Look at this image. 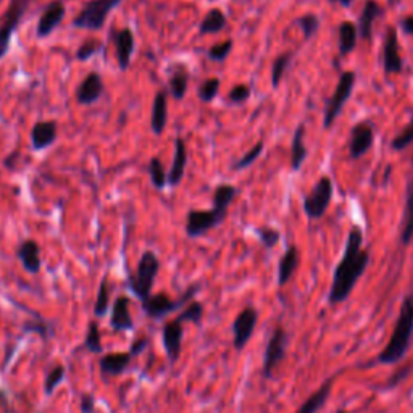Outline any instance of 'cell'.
I'll return each instance as SVG.
<instances>
[{
    "instance_id": "6da1fadb",
    "label": "cell",
    "mask_w": 413,
    "mask_h": 413,
    "mask_svg": "<svg viewBox=\"0 0 413 413\" xmlns=\"http://www.w3.org/2000/svg\"><path fill=\"white\" fill-rule=\"evenodd\" d=\"M363 231L358 226H352L347 236L343 259L334 270L331 289H329V304H340L352 294L357 281L362 278L370 262L368 250L362 249Z\"/></svg>"
},
{
    "instance_id": "7a4b0ae2",
    "label": "cell",
    "mask_w": 413,
    "mask_h": 413,
    "mask_svg": "<svg viewBox=\"0 0 413 413\" xmlns=\"http://www.w3.org/2000/svg\"><path fill=\"white\" fill-rule=\"evenodd\" d=\"M412 336H413V292L404 297L396 326H394L392 336L389 339L385 349H382L381 354L378 355V362L396 363L402 360L407 350L410 349Z\"/></svg>"
},
{
    "instance_id": "3957f363",
    "label": "cell",
    "mask_w": 413,
    "mask_h": 413,
    "mask_svg": "<svg viewBox=\"0 0 413 413\" xmlns=\"http://www.w3.org/2000/svg\"><path fill=\"white\" fill-rule=\"evenodd\" d=\"M159 272H160L159 257L155 255L152 250H146V252L142 254L139 263H137L136 272L131 274L128 279L131 291L134 292L136 297L141 299V302L152 296L154 283L155 279H157Z\"/></svg>"
},
{
    "instance_id": "277c9868",
    "label": "cell",
    "mask_w": 413,
    "mask_h": 413,
    "mask_svg": "<svg viewBox=\"0 0 413 413\" xmlns=\"http://www.w3.org/2000/svg\"><path fill=\"white\" fill-rule=\"evenodd\" d=\"M200 291V284L195 283L193 286H189L188 289L184 291V294L173 301L168 294L165 292H159V294H152L151 297H147L146 301H142V310L147 316H151L152 320H161L165 318L166 315H170L175 312V310L184 307L189 302H193V297H195L197 292Z\"/></svg>"
},
{
    "instance_id": "5b68a950",
    "label": "cell",
    "mask_w": 413,
    "mask_h": 413,
    "mask_svg": "<svg viewBox=\"0 0 413 413\" xmlns=\"http://www.w3.org/2000/svg\"><path fill=\"white\" fill-rule=\"evenodd\" d=\"M123 0H91L73 20V26L80 29H89V31H99L105 25L107 16L110 11L118 7Z\"/></svg>"
},
{
    "instance_id": "8992f818",
    "label": "cell",
    "mask_w": 413,
    "mask_h": 413,
    "mask_svg": "<svg viewBox=\"0 0 413 413\" xmlns=\"http://www.w3.org/2000/svg\"><path fill=\"white\" fill-rule=\"evenodd\" d=\"M354 87H355V73L354 71H344L339 77L338 86L334 89L331 99H329L326 104L325 117H323V127L326 129L331 128L334 122H336V118L339 117L345 102L350 99L352 92H354Z\"/></svg>"
},
{
    "instance_id": "52a82bcc",
    "label": "cell",
    "mask_w": 413,
    "mask_h": 413,
    "mask_svg": "<svg viewBox=\"0 0 413 413\" xmlns=\"http://www.w3.org/2000/svg\"><path fill=\"white\" fill-rule=\"evenodd\" d=\"M333 199V183L328 176L320 178L312 191L305 195L304 212L310 220H318L326 213Z\"/></svg>"
},
{
    "instance_id": "ba28073f",
    "label": "cell",
    "mask_w": 413,
    "mask_h": 413,
    "mask_svg": "<svg viewBox=\"0 0 413 413\" xmlns=\"http://www.w3.org/2000/svg\"><path fill=\"white\" fill-rule=\"evenodd\" d=\"M29 4H31V0H10L2 25H0V58H4L5 53L9 52L11 36H14L23 16H25Z\"/></svg>"
},
{
    "instance_id": "9c48e42d",
    "label": "cell",
    "mask_w": 413,
    "mask_h": 413,
    "mask_svg": "<svg viewBox=\"0 0 413 413\" xmlns=\"http://www.w3.org/2000/svg\"><path fill=\"white\" fill-rule=\"evenodd\" d=\"M226 215L228 213L220 212L215 207L210 210H189L186 217V235L193 239L207 235L208 231L223 223Z\"/></svg>"
},
{
    "instance_id": "30bf717a",
    "label": "cell",
    "mask_w": 413,
    "mask_h": 413,
    "mask_svg": "<svg viewBox=\"0 0 413 413\" xmlns=\"http://www.w3.org/2000/svg\"><path fill=\"white\" fill-rule=\"evenodd\" d=\"M286 344H287V334L283 326H277L272 333V338L267 344L265 357H263V376L265 378H272L274 368L283 362L286 355Z\"/></svg>"
},
{
    "instance_id": "8fae6325",
    "label": "cell",
    "mask_w": 413,
    "mask_h": 413,
    "mask_svg": "<svg viewBox=\"0 0 413 413\" xmlns=\"http://www.w3.org/2000/svg\"><path fill=\"white\" fill-rule=\"evenodd\" d=\"M257 321H259V312L254 307H245L232 321V344L236 350H242L252 338L255 331Z\"/></svg>"
},
{
    "instance_id": "7c38bea8",
    "label": "cell",
    "mask_w": 413,
    "mask_h": 413,
    "mask_svg": "<svg viewBox=\"0 0 413 413\" xmlns=\"http://www.w3.org/2000/svg\"><path fill=\"white\" fill-rule=\"evenodd\" d=\"M183 334H184L183 323L178 318L166 321L163 325V329H161V340H163V347L166 355H168L170 363H176L179 355H181Z\"/></svg>"
},
{
    "instance_id": "4fadbf2b",
    "label": "cell",
    "mask_w": 413,
    "mask_h": 413,
    "mask_svg": "<svg viewBox=\"0 0 413 413\" xmlns=\"http://www.w3.org/2000/svg\"><path fill=\"white\" fill-rule=\"evenodd\" d=\"M375 142L373 127L367 122L357 123L350 131V142H349V155L352 160H357L367 154Z\"/></svg>"
},
{
    "instance_id": "5bb4252c",
    "label": "cell",
    "mask_w": 413,
    "mask_h": 413,
    "mask_svg": "<svg viewBox=\"0 0 413 413\" xmlns=\"http://www.w3.org/2000/svg\"><path fill=\"white\" fill-rule=\"evenodd\" d=\"M382 62H385L386 75H399L404 70V62L399 52V39L396 28H387L385 39V50H382Z\"/></svg>"
},
{
    "instance_id": "9a60e30c",
    "label": "cell",
    "mask_w": 413,
    "mask_h": 413,
    "mask_svg": "<svg viewBox=\"0 0 413 413\" xmlns=\"http://www.w3.org/2000/svg\"><path fill=\"white\" fill-rule=\"evenodd\" d=\"M65 16V4L62 0H52L45 5V9L43 14L39 16V23H38V38H47L53 33L60 23H62Z\"/></svg>"
},
{
    "instance_id": "2e32d148",
    "label": "cell",
    "mask_w": 413,
    "mask_h": 413,
    "mask_svg": "<svg viewBox=\"0 0 413 413\" xmlns=\"http://www.w3.org/2000/svg\"><path fill=\"white\" fill-rule=\"evenodd\" d=\"M58 137V124L53 119H41L31 129V146L34 151H43L53 146Z\"/></svg>"
},
{
    "instance_id": "e0dca14e",
    "label": "cell",
    "mask_w": 413,
    "mask_h": 413,
    "mask_svg": "<svg viewBox=\"0 0 413 413\" xmlns=\"http://www.w3.org/2000/svg\"><path fill=\"white\" fill-rule=\"evenodd\" d=\"M104 94V81L97 71L89 73L76 89V99L81 105H92Z\"/></svg>"
},
{
    "instance_id": "ac0fdd59",
    "label": "cell",
    "mask_w": 413,
    "mask_h": 413,
    "mask_svg": "<svg viewBox=\"0 0 413 413\" xmlns=\"http://www.w3.org/2000/svg\"><path fill=\"white\" fill-rule=\"evenodd\" d=\"M131 301L128 296H118L113 302L110 325L115 331H131L134 329V320L129 312Z\"/></svg>"
},
{
    "instance_id": "d6986e66",
    "label": "cell",
    "mask_w": 413,
    "mask_h": 413,
    "mask_svg": "<svg viewBox=\"0 0 413 413\" xmlns=\"http://www.w3.org/2000/svg\"><path fill=\"white\" fill-rule=\"evenodd\" d=\"M16 257L28 273L36 274L41 272V267H43V260H41V249H39V244L33 241V239H26V241H23L20 245H18Z\"/></svg>"
},
{
    "instance_id": "ffe728a7",
    "label": "cell",
    "mask_w": 413,
    "mask_h": 413,
    "mask_svg": "<svg viewBox=\"0 0 413 413\" xmlns=\"http://www.w3.org/2000/svg\"><path fill=\"white\" fill-rule=\"evenodd\" d=\"M115 50L119 70L127 71L131 65V57H133L134 53V34L129 28H123L117 33Z\"/></svg>"
},
{
    "instance_id": "44dd1931",
    "label": "cell",
    "mask_w": 413,
    "mask_h": 413,
    "mask_svg": "<svg viewBox=\"0 0 413 413\" xmlns=\"http://www.w3.org/2000/svg\"><path fill=\"white\" fill-rule=\"evenodd\" d=\"M133 354L131 352H115L107 354L99 360L102 376H119L129 367Z\"/></svg>"
},
{
    "instance_id": "7402d4cb",
    "label": "cell",
    "mask_w": 413,
    "mask_h": 413,
    "mask_svg": "<svg viewBox=\"0 0 413 413\" xmlns=\"http://www.w3.org/2000/svg\"><path fill=\"white\" fill-rule=\"evenodd\" d=\"M166 119H168V94H166L165 89H160L155 94L151 115V128L157 136H160L165 131Z\"/></svg>"
},
{
    "instance_id": "603a6c76",
    "label": "cell",
    "mask_w": 413,
    "mask_h": 413,
    "mask_svg": "<svg viewBox=\"0 0 413 413\" xmlns=\"http://www.w3.org/2000/svg\"><path fill=\"white\" fill-rule=\"evenodd\" d=\"M186 165H188V149L181 137H176L175 141V157H173L171 168L168 171V184L176 188L183 181Z\"/></svg>"
},
{
    "instance_id": "cb8c5ba5",
    "label": "cell",
    "mask_w": 413,
    "mask_h": 413,
    "mask_svg": "<svg viewBox=\"0 0 413 413\" xmlns=\"http://www.w3.org/2000/svg\"><path fill=\"white\" fill-rule=\"evenodd\" d=\"M381 15V7L376 0H367L363 5V10L360 14V20H358V34L362 39L370 41L373 36V25L376 18Z\"/></svg>"
},
{
    "instance_id": "d4e9b609",
    "label": "cell",
    "mask_w": 413,
    "mask_h": 413,
    "mask_svg": "<svg viewBox=\"0 0 413 413\" xmlns=\"http://www.w3.org/2000/svg\"><path fill=\"white\" fill-rule=\"evenodd\" d=\"M299 265V249L296 245L287 247L284 255L281 257L279 265H278V284L284 286L289 283V279L294 277Z\"/></svg>"
},
{
    "instance_id": "484cf974",
    "label": "cell",
    "mask_w": 413,
    "mask_h": 413,
    "mask_svg": "<svg viewBox=\"0 0 413 413\" xmlns=\"http://www.w3.org/2000/svg\"><path fill=\"white\" fill-rule=\"evenodd\" d=\"M333 382H334V378H329L323 382V385L318 387V391L313 392L312 396L305 400V402L296 410V413H316L318 412L321 407L326 404L329 394H331Z\"/></svg>"
},
{
    "instance_id": "4316f807",
    "label": "cell",
    "mask_w": 413,
    "mask_h": 413,
    "mask_svg": "<svg viewBox=\"0 0 413 413\" xmlns=\"http://www.w3.org/2000/svg\"><path fill=\"white\" fill-rule=\"evenodd\" d=\"M339 36V55L345 57L355 49L357 38H358V28L352 21H343L338 29Z\"/></svg>"
},
{
    "instance_id": "83f0119b",
    "label": "cell",
    "mask_w": 413,
    "mask_h": 413,
    "mask_svg": "<svg viewBox=\"0 0 413 413\" xmlns=\"http://www.w3.org/2000/svg\"><path fill=\"white\" fill-rule=\"evenodd\" d=\"M400 239L404 245H409L413 239V173L407 188V200L405 210L402 217V231H400Z\"/></svg>"
},
{
    "instance_id": "f1b7e54d",
    "label": "cell",
    "mask_w": 413,
    "mask_h": 413,
    "mask_svg": "<svg viewBox=\"0 0 413 413\" xmlns=\"http://www.w3.org/2000/svg\"><path fill=\"white\" fill-rule=\"evenodd\" d=\"M304 136H305V127L304 124H299L294 133V139H292V146H291V166L294 171L301 168L304 160L307 159V155H309L307 147H305V144H304Z\"/></svg>"
},
{
    "instance_id": "f546056e",
    "label": "cell",
    "mask_w": 413,
    "mask_h": 413,
    "mask_svg": "<svg viewBox=\"0 0 413 413\" xmlns=\"http://www.w3.org/2000/svg\"><path fill=\"white\" fill-rule=\"evenodd\" d=\"M170 92L176 100H183L189 85V71L183 65H176L170 76Z\"/></svg>"
},
{
    "instance_id": "4dcf8cb0",
    "label": "cell",
    "mask_w": 413,
    "mask_h": 413,
    "mask_svg": "<svg viewBox=\"0 0 413 413\" xmlns=\"http://www.w3.org/2000/svg\"><path fill=\"white\" fill-rule=\"evenodd\" d=\"M225 26H226V15L220 9H212L202 20L199 26V33L215 34V33H220L221 29H225Z\"/></svg>"
},
{
    "instance_id": "1f68e13d",
    "label": "cell",
    "mask_w": 413,
    "mask_h": 413,
    "mask_svg": "<svg viewBox=\"0 0 413 413\" xmlns=\"http://www.w3.org/2000/svg\"><path fill=\"white\" fill-rule=\"evenodd\" d=\"M237 195V189L232 184H220L213 193V207L217 210L228 213V208L231 205V202L235 200V197Z\"/></svg>"
},
{
    "instance_id": "d6a6232c",
    "label": "cell",
    "mask_w": 413,
    "mask_h": 413,
    "mask_svg": "<svg viewBox=\"0 0 413 413\" xmlns=\"http://www.w3.org/2000/svg\"><path fill=\"white\" fill-rule=\"evenodd\" d=\"M110 309V286H109V277L102 278L99 291H97V299H95L94 304V313L95 316H105L107 312Z\"/></svg>"
},
{
    "instance_id": "836d02e7",
    "label": "cell",
    "mask_w": 413,
    "mask_h": 413,
    "mask_svg": "<svg viewBox=\"0 0 413 413\" xmlns=\"http://www.w3.org/2000/svg\"><path fill=\"white\" fill-rule=\"evenodd\" d=\"M291 60H292V52H284L274 58V62L272 65V85L274 89L281 85V80H283Z\"/></svg>"
},
{
    "instance_id": "e575fe53",
    "label": "cell",
    "mask_w": 413,
    "mask_h": 413,
    "mask_svg": "<svg viewBox=\"0 0 413 413\" xmlns=\"http://www.w3.org/2000/svg\"><path fill=\"white\" fill-rule=\"evenodd\" d=\"M65 375H67V370H65L63 365H55V367L47 371L45 380H44V392L45 396H52L55 392V389L58 385H62L65 380Z\"/></svg>"
},
{
    "instance_id": "d590c367",
    "label": "cell",
    "mask_w": 413,
    "mask_h": 413,
    "mask_svg": "<svg viewBox=\"0 0 413 413\" xmlns=\"http://www.w3.org/2000/svg\"><path fill=\"white\" fill-rule=\"evenodd\" d=\"M149 175H151L152 184L157 189H163L165 184L168 183V173L165 171L163 163H161L160 159L157 157H154L149 161Z\"/></svg>"
},
{
    "instance_id": "8d00e7d4",
    "label": "cell",
    "mask_w": 413,
    "mask_h": 413,
    "mask_svg": "<svg viewBox=\"0 0 413 413\" xmlns=\"http://www.w3.org/2000/svg\"><path fill=\"white\" fill-rule=\"evenodd\" d=\"M85 347H86V349L91 350L92 354H100V352L104 350L97 321L89 323L87 331H86V338H85Z\"/></svg>"
},
{
    "instance_id": "74e56055",
    "label": "cell",
    "mask_w": 413,
    "mask_h": 413,
    "mask_svg": "<svg viewBox=\"0 0 413 413\" xmlns=\"http://www.w3.org/2000/svg\"><path fill=\"white\" fill-rule=\"evenodd\" d=\"M202 316H203V304L193 301L186 305V307L183 309V312L179 313L176 318L181 323L188 321V323H194V325H200Z\"/></svg>"
},
{
    "instance_id": "f35d334b",
    "label": "cell",
    "mask_w": 413,
    "mask_h": 413,
    "mask_svg": "<svg viewBox=\"0 0 413 413\" xmlns=\"http://www.w3.org/2000/svg\"><path fill=\"white\" fill-rule=\"evenodd\" d=\"M218 91H220V80L218 77H208V80H205L200 85L199 87V99L202 102H205V104H208V102H212L215 97L218 95Z\"/></svg>"
},
{
    "instance_id": "ab89813d",
    "label": "cell",
    "mask_w": 413,
    "mask_h": 413,
    "mask_svg": "<svg viewBox=\"0 0 413 413\" xmlns=\"http://www.w3.org/2000/svg\"><path fill=\"white\" fill-rule=\"evenodd\" d=\"M297 25L302 28L304 38L310 39L316 31H318L320 18L316 16V15H313V14H307V15L297 18Z\"/></svg>"
},
{
    "instance_id": "60d3db41",
    "label": "cell",
    "mask_w": 413,
    "mask_h": 413,
    "mask_svg": "<svg viewBox=\"0 0 413 413\" xmlns=\"http://www.w3.org/2000/svg\"><path fill=\"white\" fill-rule=\"evenodd\" d=\"M263 147H265V144H263L262 141L260 142H257L255 146L250 149V151L244 155V157L239 159L235 165H232V168L235 170H244V168H247V166H250L254 163V161L260 157L262 152H263Z\"/></svg>"
},
{
    "instance_id": "b9f144b4",
    "label": "cell",
    "mask_w": 413,
    "mask_h": 413,
    "mask_svg": "<svg viewBox=\"0 0 413 413\" xmlns=\"http://www.w3.org/2000/svg\"><path fill=\"white\" fill-rule=\"evenodd\" d=\"M413 142V119L409 123V127H405L400 133L394 137L391 142V147L394 151H404Z\"/></svg>"
},
{
    "instance_id": "7bdbcfd3",
    "label": "cell",
    "mask_w": 413,
    "mask_h": 413,
    "mask_svg": "<svg viewBox=\"0 0 413 413\" xmlns=\"http://www.w3.org/2000/svg\"><path fill=\"white\" fill-rule=\"evenodd\" d=\"M102 50V43L97 39H87L81 44L80 49L76 52V58L81 60V62H86V60L91 58L95 53Z\"/></svg>"
},
{
    "instance_id": "ee69618b",
    "label": "cell",
    "mask_w": 413,
    "mask_h": 413,
    "mask_svg": "<svg viewBox=\"0 0 413 413\" xmlns=\"http://www.w3.org/2000/svg\"><path fill=\"white\" fill-rule=\"evenodd\" d=\"M257 235L260 237V242L265 245L267 249H273L274 245L279 242V231L270 228V226H260L259 230H257Z\"/></svg>"
},
{
    "instance_id": "f6af8a7d",
    "label": "cell",
    "mask_w": 413,
    "mask_h": 413,
    "mask_svg": "<svg viewBox=\"0 0 413 413\" xmlns=\"http://www.w3.org/2000/svg\"><path fill=\"white\" fill-rule=\"evenodd\" d=\"M232 50V41H223V43H220L217 45L210 47V50H208V58L213 60V62H225L226 57L230 55Z\"/></svg>"
},
{
    "instance_id": "bcb514c9",
    "label": "cell",
    "mask_w": 413,
    "mask_h": 413,
    "mask_svg": "<svg viewBox=\"0 0 413 413\" xmlns=\"http://www.w3.org/2000/svg\"><path fill=\"white\" fill-rule=\"evenodd\" d=\"M250 97V87L245 85H237L231 89V92L228 94V100L231 104H244Z\"/></svg>"
},
{
    "instance_id": "7dc6e473",
    "label": "cell",
    "mask_w": 413,
    "mask_h": 413,
    "mask_svg": "<svg viewBox=\"0 0 413 413\" xmlns=\"http://www.w3.org/2000/svg\"><path fill=\"white\" fill-rule=\"evenodd\" d=\"M25 331H31V333H39L43 338H49L50 334L47 333V323L45 321H33V323H26L23 326Z\"/></svg>"
},
{
    "instance_id": "c3c4849f",
    "label": "cell",
    "mask_w": 413,
    "mask_h": 413,
    "mask_svg": "<svg viewBox=\"0 0 413 413\" xmlns=\"http://www.w3.org/2000/svg\"><path fill=\"white\" fill-rule=\"evenodd\" d=\"M81 413H95V397L92 394H82L81 396Z\"/></svg>"
},
{
    "instance_id": "681fc988",
    "label": "cell",
    "mask_w": 413,
    "mask_h": 413,
    "mask_svg": "<svg viewBox=\"0 0 413 413\" xmlns=\"http://www.w3.org/2000/svg\"><path fill=\"white\" fill-rule=\"evenodd\" d=\"M147 345H149V339L147 338H139V339H136L134 343H133V345H131V354H133V357L134 355H139V354H142L144 350L147 349Z\"/></svg>"
},
{
    "instance_id": "f907efd6",
    "label": "cell",
    "mask_w": 413,
    "mask_h": 413,
    "mask_svg": "<svg viewBox=\"0 0 413 413\" xmlns=\"http://www.w3.org/2000/svg\"><path fill=\"white\" fill-rule=\"evenodd\" d=\"M400 28H402V31L413 36V16H405L400 20Z\"/></svg>"
},
{
    "instance_id": "816d5d0a",
    "label": "cell",
    "mask_w": 413,
    "mask_h": 413,
    "mask_svg": "<svg viewBox=\"0 0 413 413\" xmlns=\"http://www.w3.org/2000/svg\"><path fill=\"white\" fill-rule=\"evenodd\" d=\"M410 368H412V367H410V365H405V367H404L402 370H399V371H397V373H396V376H394V378L391 380V382H389V385H391V386H394V385H397V382H399L400 380H404V378H405V376L410 373Z\"/></svg>"
},
{
    "instance_id": "f5cc1de1",
    "label": "cell",
    "mask_w": 413,
    "mask_h": 413,
    "mask_svg": "<svg viewBox=\"0 0 413 413\" xmlns=\"http://www.w3.org/2000/svg\"><path fill=\"white\" fill-rule=\"evenodd\" d=\"M329 2H339L343 7H350L354 0H329Z\"/></svg>"
},
{
    "instance_id": "db71d44e",
    "label": "cell",
    "mask_w": 413,
    "mask_h": 413,
    "mask_svg": "<svg viewBox=\"0 0 413 413\" xmlns=\"http://www.w3.org/2000/svg\"><path fill=\"white\" fill-rule=\"evenodd\" d=\"M338 413H347V412H345V410H339Z\"/></svg>"
}]
</instances>
